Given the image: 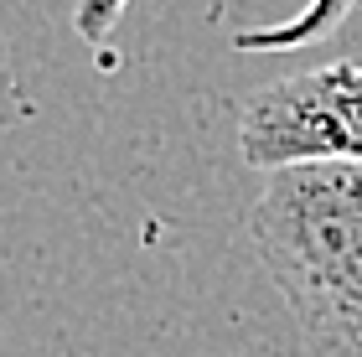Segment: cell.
Masks as SVG:
<instances>
[{
    "instance_id": "obj_1",
    "label": "cell",
    "mask_w": 362,
    "mask_h": 357,
    "mask_svg": "<svg viewBox=\"0 0 362 357\" xmlns=\"http://www.w3.org/2000/svg\"><path fill=\"white\" fill-rule=\"evenodd\" d=\"M249 238L321 357H362V160L264 171Z\"/></svg>"
},
{
    "instance_id": "obj_2",
    "label": "cell",
    "mask_w": 362,
    "mask_h": 357,
    "mask_svg": "<svg viewBox=\"0 0 362 357\" xmlns=\"http://www.w3.org/2000/svg\"><path fill=\"white\" fill-rule=\"evenodd\" d=\"M238 156L254 171L300 160H362V52L274 78L243 99Z\"/></svg>"
},
{
    "instance_id": "obj_3",
    "label": "cell",
    "mask_w": 362,
    "mask_h": 357,
    "mask_svg": "<svg viewBox=\"0 0 362 357\" xmlns=\"http://www.w3.org/2000/svg\"><path fill=\"white\" fill-rule=\"evenodd\" d=\"M124 11H129V0H78L73 6V31L83 42H109V31L119 26ZM352 11H357V0H305L290 21H274V26H259V31H238L233 47L238 52H295V47H310L321 37H332Z\"/></svg>"
}]
</instances>
